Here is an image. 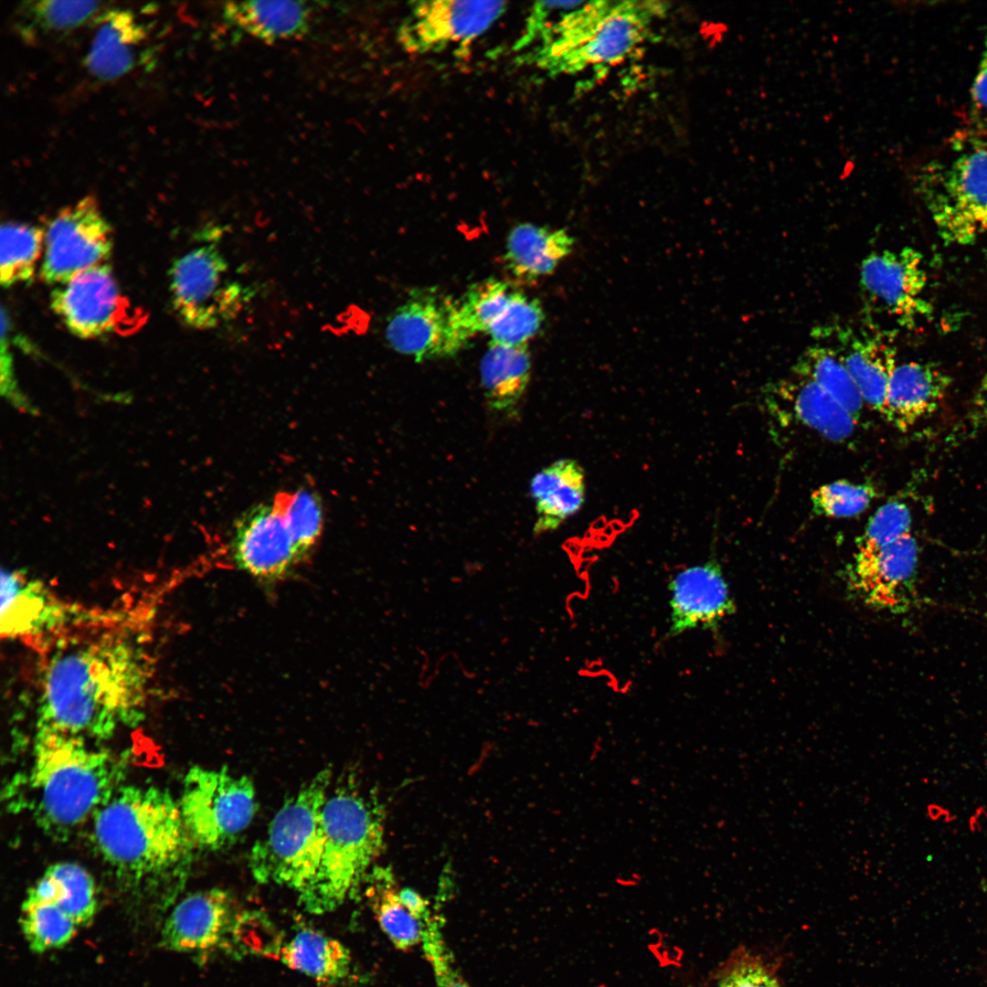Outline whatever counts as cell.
Returning <instances> with one entry per match:
<instances>
[{
	"label": "cell",
	"mask_w": 987,
	"mask_h": 987,
	"mask_svg": "<svg viewBox=\"0 0 987 987\" xmlns=\"http://www.w3.org/2000/svg\"><path fill=\"white\" fill-rule=\"evenodd\" d=\"M152 676L149 654L133 636L105 632L63 641L42 671L37 729L107 739L143 719Z\"/></svg>",
	"instance_id": "1"
},
{
	"label": "cell",
	"mask_w": 987,
	"mask_h": 987,
	"mask_svg": "<svg viewBox=\"0 0 987 987\" xmlns=\"http://www.w3.org/2000/svg\"><path fill=\"white\" fill-rule=\"evenodd\" d=\"M93 818L100 853L131 886L182 874L190 862L195 846L178 801L165 790L121 786Z\"/></svg>",
	"instance_id": "2"
},
{
	"label": "cell",
	"mask_w": 987,
	"mask_h": 987,
	"mask_svg": "<svg viewBox=\"0 0 987 987\" xmlns=\"http://www.w3.org/2000/svg\"><path fill=\"white\" fill-rule=\"evenodd\" d=\"M25 775V803L47 833L65 837L94 817L122 774L119 760L92 741L36 730Z\"/></svg>",
	"instance_id": "3"
},
{
	"label": "cell",
	"mask_w": 987,
	"mask_h": 987,
	"mask_svg": "<svg viewBox=\"0 0 987 987\" xmlns=\"http://www.w3.org/2000/svg\"><path fill=\"white\" fill-rule=\"evenodd\" d=\"M669 8L656 0L584 2L551 21L525 61L551 76L617 63L646 40Z\"/></svg>",
	"instance_id": "4"
},
{
	"label": "cell",
	"mask_w": 987,
	"mask_h": 987,
	"mask_svg": "<svg viewBox=\"0 0 987 987\" xmlns=\"http://www.w3.org/2000/svg\"><path fill=\"white\" fill-rule=\"evenodd\" d=\"M384 809L372 794L350 785L327 797L324 842L318 869L298 893L305 910L323 914L358 895L384 846Z\"/></svg>",
	"instance_id": "5"
},
{
	"label": "cell",
	"mask_w": 987,
	"mask_h": 987,
	"mask_svg": "<svg viewBox=\"0 0 987 987\" xmlns=\"http://www.w3.org/2000/svg\"><path fill=\"white\" fill-rule=\"evenodd\" d=\"M331 779L330 769L319 771L278 811L249 854V866L257 881L299 893L313 878L323 853V811Z\"/></svg>",
	"instance_id": "6"
},
{
	"label": "cell",
	"mask_w": 987,
	"mask_h": 987,
	"mask_svg": "<svg viewBox=\"0 0 987 987\" xmlns=\"http://www.w3.org/2000/svg\"><path fill=\"white\" fill-rule=\"evenodd\" d=\"M916 175V188L943 241L967 244L987 230V146L981 142Z\"/></svg>",
	"instance_id": "7"
},
{
	"label": "cell",
	"mask_w": 987,
	"mask_h": 987,
	"mask_svg": "<svg viewBox=\"0 0 987 987\" xmlns=\"http://www.w3.org/2000/svg\"><path fill=\"white\" fill-rule=\"evenodd\" d=\"M252 781L226 769L191 768L178 800L195 848L220 850L232 844L251 822L257 801Z\"/></svg>",
	"instance_id": "8"
},
{
	"label": "cell",
	"mask_w": 987,
	"mask_h": 987,
	"mask_svg": "<svg viewBox=\"0 0 987 987\" xmlns=\"http://www.w3.org/2000/svg\"><path fill=\"white\" fill-rule=\"evenodd\" d=\"M226 257L214 243L193 248L170 269L174 308L188 326L207 330L234 319L250 300L249 287L234 280Z\"/></svg>",
	"instance_id": "9"
},
{
	"label": "cell",
	"mask_w": 987,
	"mask_h": 987,
	"mask_svg": "<svg viewBox=\"0 0 987 987\" xmlns=\"http://www.w3.org/2000/svg\"><path fill=\"white\" fill-rule=\"evenodd\" d=\"M50 303L68 330L85 339L130 334L145 320L144 313L124 297L107 263L56 285Z\"/></svg>",
	"instance_id": "10"
},
{
	"label": "cell",
	"mask_w": 987,
	"mask_h": 987,
	"mask_svg": "<svg viewBox=\"0 0 987 987\" xmlns=\"http://www.w3.org/2000/svg\"><path fill=\"white\" fill-rule=\"evenodd\" d=\"M112 246L108 220L93 197H83L59 210L44 230L40 277L49 284L64 283L87 269L107 263Z\"/></svg>",
	"instance_id": "11"
},
{
	"label": "cell",
	"mask_w": 987,
	"mask_h": 987,
	"mask_svg": "<svg viewBox=\"0 0 987 987\" xmlns=\"http://www.w3.org/2000/svg\"><path fill=\"white\" fill-rule=\"evenodd\" d=\"M385 335L395 351L416 362L453 356L471 340L457 300L433 289L411 292L388 317Z\"/></svg>",
	"instance_id": "12"
},
{
	"label": "cell",
	"mask_w": 987,
	"mask_h": 987,
	"mask_svg": "<svg viewBox=\"0 0 987 987\" xmlns=\"http://www.w3.org/2000/svg\"><path fill=\"white\" fill-rule=\"evenodd\" d=\"M246 911L226 890L187 895L172 909L161 930V946L183 953L207 954L240 947Z\"/></svg>",
	"instance_id": "13"
},
{
	"label": "cell",
	"mask_w": 987,
	"mask_h": 987,
	"mask_svg": "<svg viewBox=\"0 0 987 987\" xmlns=\"http://www.w3.org/2000/svg\"><path fill=\"white\" fill-rule=\"evenodd\" d=\"M503 1H418L411 4L398 38L411 53L465 45L485 32L505 11Z\"/></svg>",
	"instance_id": "14"
},
{
	"label": "cell",
	"mask_w": 987,
	"mask_h": 987,
	"mask_svg": "<svg viewBox=\"0 0 987 987\" xmlns=\"http://www.w3.org/2000/svg\"><path fill=\"white\" fill-rule=\"evenodd\" d=\"M231 551L235 564L264 584L286 578L302 560L276 498L238 518Z\"/></svg>",
	"instance_id": "15"
},
{
	"label": "cell",
	"mask_w": 987,
	"mask_h": 987,
	"mask_svg": "<svg viewBox=\"0 0 987 987\" xmlns=\"http://www.w3.org/2000/svg\"><path fill=\"white\" fill-rule=\"evenodd\" d=\"M927 275L921 254L912 248L873 252L862 262L860 286L869 305L911 325L930 311L923 297Z\"/></svg>",
	"instance_id": "16"
},
{
	"label": "cell",
	"mask_w": 987,
	"mask_h": 987,
	"mask_svg": "<svg viewBox=\"0 0 987 987\" xmlns=\"http://www.w3.org/2000/svg\"><path fill=\"white\" fill-rule=\"evenodd\" d=\"M918 563L912 533L872 551H856L847 571L849 589L876 610H900L909 603Z\"/></svg>",
	"instance_id": "17"
},
{
	"label": "cell",
	"mask_w": 987,
	"mask_h": 987,
	"mask_svg": "<svg viewBox=\"0 0 987 987\" xmlns=\"http://www.w3.org/2000/svg\"><path fill=\"white\" fill-rule=\"evenodd\" d=\"M81 611L59 600L45 583L23 570L3 569L1 633L8 638L39 637L76 621Z\"/></svg>",
	"instance_id": "18"
},
{
	"label": "cell",
	"mask_w": 987,
	"mask_h": 987,
	"mask_svg": "<svg viewBox=\"0 0 987 987\" xmlns=\"http://www.w3.org/2000/svg\"><path fill=\"white\" fill-rule=\"evenodd\" d=\"M669 590L671 637L695 628L714 629L736 610L721 568L713 561L678 572Z\"/></svg>",
	"instance_id": "19"
},
{
	"label": "cell",
	"mask_w": 987,
	"mask_h": 987,
	"mask_svg": "<svg viewBox=\"0 0 987 987\" xmlns=\"http://www.w3.org/2000/svg\"><path fill=\"white\" fill-rule=\"evenodd\" d=\"M834 335L837 348L833 349L854 382L865 403L885 414L886 391L896 367V352L877 333H854L846 326L825 328Z\"/></svg>",
	"instance_id": "20"
},
{
	"label": "cell",
	"mask_w": 987,
	"mask_h": 987,
	"mask_svg": "<svg viewBox=\"0 0 987 987\" xmlns=\"http://www.w3.org/2000/svg\"><path fill=\"white\" fill-rule=\"evenodd\" d=\"M950 377L929 363L897 365L889 379L884 418L901 431L934 413L950 386Z\"/></svg>",
	"instance_id": "21"
},
{
	"label": "cell",
	"mask_w": 987,
	"mask_h": 987,
	"mask_svg": "<svg viewBox=\"0 0 987 987\" xmlns=\"http://www.w3.org/2000/svg\"><path fill=\"white\" fill-rule=\"evenodd\" d=\"M586 476L574 459H559L540 470L530 483L536 519L535 536L552 532L577 514L586 499Z\"/></svg>",
	"instance_id": "22"
},
{
	"label": "cell",
	"mask_w": 987,
	"mask_h": 987,
	"mask_svg": "<svg viewBox=\"0 0 987 987\" xmlns=\"http://www.w3.org/2000/svg\"><path fill=\"white\" fill-rule=\"evenodd\" d=\"M146 28L130 10L114 8L102 14L85 58L88 71L101 80L129 72L136 63Z\"/></svg>",
	"instance_id": "23"
},
{
	"label": "cell",
	"mask_w": 987,
	"mask_h": 987,
	"mask_svg": "<svg viewBox=\"0 0 987 987\" xmlns=\"http://www.w3.org/2000/svg\"><path fill=\"white\" fill-rule=\"evenodd\" d=\"M574 243L565 229L521 223L508 233L504 264L515 278L533 282L554 272Z\"/></svg>",
	"instance_id": "24"
},
{
	"label": "cell",
	"mask_w": 987,
	"mask_h": 987,
	"mask_svg": "<svg viewBox=\"0 0 987 987\" xmlns=\"http://www.w3.org/2000/svg\"><path fill=\"white\" fill-rule=\"evenodd\" d=\"M278 958L323 987L344 985L355 976L350 950L337 939L310 928L300 929L281 945Z\"/></svg>",
	"instance_id": "25"
},
{
	"label": "cell",
	"mask_w": 987,
	"mask_h": 987,
	"mask_svg": "<svg viewBox=\"0 0 987 987\" xmlns=\"http://www.w3.org/2000/svg\"><path fill=\"white\" fill-rule=\"evenodd\" d=\"M223 18L250 37L273 43L304 37L311 9L302 1H234L224 5Z\"/></svg>",
	"instance_id": "26"
},
{
	"label": "cell",
	"mask_w": 987,
	"mask_h": 987,
	"mask_svg": "<svg viewBox=\"0 0 987 987\" xmlns=\"http://www.w3.org/2000/svg\"><path fill=\"white\" fill-rule=\"evenodd\" d=\"M773 390L801 422L824 438L842 441L854 433L857 422L814 382L793 375L776 383Z\"/></svg>",
	"instance_id": "27"
},
{
	"label": "cell",
	"mask_w": 987,
	"mask_h": 987,
	"mask_svg": "<svg viewBox=\"0 0 987 987\" xmlns=\"http://www.w3.org/2000/svg\"><path fill=\"white\" fill-rule=\"evenodd\" d=\"M531 376L527 345L490 342L481 362L482 384L487 404L504 413L515 410Z\"/></svg>",
	"instance_id": "28"
},
{
	"label": "cell",
	"mask_w": 987,
	"mask_h": 987,
	"mask_svg": "<svg viewBox=\"0 0 987 987\" xmlns=\"http://www.w3.org/2000/svg\"><path fill=\"white\" fill-rule=\"evenodd\" d=\"M26 898L55 904L78 926H87L97 908L95 883L90 874L75 863L49 866Z\"/></svg>",
	"instance_id": "29"
},
{
	"label": "cell",
	"mask_w": 987,
	"mask_h": 987,
	"mask_svg": "<svg viewBox=\"0 0 987 987\" xmlns=\"http://www.w3.org/2000/svg\"><path fill=\"white\" fill-rule=\"evenodd\" d=\"M364 886L380 928L397 949L409 950L421 942L423 924L401 902L388 867H372Z\"/></svg>",
	"instance_id": "30"
},
{
	"label": "cell",
	"mask_w": 987,
	"mask_h": 987,
	"mask_svg": "<svg viewBox=\"0 0 987 987\" xmlns=\"http://www.w3.org/2000/svg\"><path fill=\"white\" fill-rule=\"evenodd\" d=\"M793 375L809 379L839 402L858 422L864 405L852 377L829 346L813 345L798 358Z\"/></svg>",
	"instance_id": "31"
},
{
	"label": "cell",
	"mask_w": 987,
	"mask_h": 987,
	"mask_svg": "<svg viewBox=\"0 0 987 987\" xmlns=\"http://www.w3.org/2000/svg\"><path fill=\"white\" fill-rule=\"evenodd\" d=\"M94 1H27L16 12V28L28 41L80 27L101 7Z\"/></svg>",
	"instance_id": "32"
},
{
	"label": "cell",
	"mask_w": 987,
	"mask_h": 987,
	"mask_svg": "<svg viewBox=\"0 0 987 987\" xmlns=\"http://www.w3.org/2000/svg\"><path fill=\"white\" fill-rule=\"evenodd\" d=\"M44 249V229L25 223L1 226L0 282L3 287L33 278Z\"/></svg>",
	"instance_id": "33"
},
{
	"label": "cell",
	"mask_w": 987,
	"mask_h": 987,
	"mask_svg": "<svg viewBox=\"0 0 987 987\" xmlns=\"http://www.w3.org/2000/svg\"><path fill=\"white\" fill-rule=\"evenodd\" d=\"M20 924L29 949L37 953L64 947L78 927L55 904L28 898L22 904Z\"/></svg>",
	"instance_id": "34"
},
{
	"label": "cell",
	"mask_w": 987,
	"mask_h": 987,
	"mask_svg": "<svg viewBox=\"0 0 987 987\" xmlns=\"http://www.w3.org/2000/svg\"><path fill=\"white\" fill-rule=\"evenodd\" d=\"M515 288L510 282L488 278L470 286L457 300L462 326L471 338L487 333L508 303Z\"/></svg>",
	"instance_id": "35"
},
{
	"label": "cell",
	"mask_w": 987,
	"mask_h": 987,
	"mask_svg": "<svg viewBox=\"0 0 987 987\" xmlns=\"http://www.w3.org/2000/svg\"><path fill=\"white\" fill-rule=\"evenodd\" d=\"M545 321L540 302L515 288L510 300L487 334L490 342L520 345L536 336Z\"/></svg>",
	"instance_id": "36"
},
{
	"label": "cell",
	"mask_w": 987,
	"mask_h": 987,
	"mask_svg": "<svg viewBox=\"0 0 987 987\" xmlns=\"http://www.w3.org/2000/svg\"><path fill=\"white\" fill-rule=\"evenodd\" d=\"M299 554L304 558L319 539L324 513L319 496L308 489L276 496Z\"/></svg>",
	"instance_id": "37"
},
{
	"label": "cell",
	"mask_w": 987,
	"mask_h": 987,
	"mask_svg": "<svg viewBox=\"0 0 987 987\" xmlns=\"http://www.w3.org/2000/svg\"><path fill=\"white\" fill-rule=\"evenodd\" d=\"M876 496V488L872 484L840 480L814 490L811 501L815 515L845 518L864 512Z\"/></svg>",
	"instance_id": "38"
},
{
	"label": "cell",
	"mask_w": 987,
	"mask_h": 987,
	"mask_svg": "<svg viewBox=\"0 0 987 987\" xmlns=\"http://www.w3.org/2000/svg\"><path fill=\"white\" fill-rule=\"evenodd\" d=\"M911 514L906 504L888 502L879 507L868 521L857 542L856 551L877 549L911 532Z\"/></svg>",
	"instance_id": "39"
},
{
	"label": "cell",
	"mask_w": 987,
	"mask_h": 987,
	"mask_svg": "<svg viewBox=\"0 0 987 987\" xmlns=\"http://www.w3.org/2000/svg\"><path fill=\"white\" fill-rule=\"evenodd\" d=\"M440 929V919L433 916L424 922L421 937L423 950L431 965L436 987H470L455 967Z\"/></svg>",
	"instance_id": "40"
},
{
	"label": "cell",
	"mask_w": 987,
	"mask_h": 987,
	"mask_svg": "<svg viewBox=\"0 0 987 987\" xmlns=\"http://www.w3.org/2000/svg\"><path fill=\"white\" fill-rule=\"evenodd\" d=\"M716 987H781L775 973L759 958L738 954L721 969Z\"/></svg>",
	"instance_id": "41"
},
{
	"label": "cell",
	"mask_w": 987,
	"mask_h": 987,
	"mask_svg": "<svg viewBox=\"0 0 987 987\" xmlns=\"http://www.w3.org/2000/svg\"><path fill=\"white\" fill-rule=\"evenodd\" d=\"M968 126L969 143L980 142L979 138L987 136V37L971 90Z\"/></svg>",
	"instance_id": "42"
},
{
	"label": "cell",
	"mask_w": 987,
	"mask_h": 987,
	"mask_svg": "<svg viewBox=\"0 0 987 987\" xmlns=\"http://www.w3.org/2000/svg\"><path fill=\"white\" fill-rule=\"evenodd\" d=\"M582 4H584L582 1L536 2L530 16L526 19L525 32L515 44L514 49L521 50L528 47L532 42L536 41L545 27L551 21L549 20V17L552 14L556 13V11L570 10Z\"/></svg>",
	"instance_id": "43"
},
{
	"label": "cell",
	"mask_w": 987,
	"mask_h": 987,
	"mask_svg": "<svg viewBox=\"0 0 987 987\" xmlns=\"http://www.w3.org/2000/svg\"><path fill=\"white\" fill-rule=\"evenodd\" d=\"M8 326H9V324H8L7 316L5 315L4 308H2V314H1V392H2L3 395H5L9 399H11L12 402H15V404L16 406H20V407L24 408L25 405L27 404V402L24 400L23 397L20 395L17 388L16 387V384H15V380H14L13 366H12V356L10 354L9 342H8V332H9V330H8L9 327Z\"/></svg>",
	"instance_id": "44"
},
{
	"label": "cell",
	"mask_w": 987,
	"mask_h": 987,
	"mask_svg": "<svg viewBox=\"0 0 987 987\" xmlns=\"http://www.w3.org/2000/svg\"><path fill=\"white\" fill-rule=\"evenodd\" d=\"M398 896L401 902L422 924L433 916L429 908V902L414 889L409 887L398 889Z\"/></svg>",
	"instance_id": "45"
},
{
	"label": "cell",
	"mask_w": 987,
	"mask_h": 987,
	"mask_svg": "<svg viewBox=\"0 0 987 987\" xmlns=\"http://www.w3.org/2000/svg\"><path fill=\"white\" fill-rule=\"evenodd\" d=\"M971 425L979 429L987 426V375L982 380L973 398Z\"/></svg>",
	"instance_id": "46"
}]
</instances>
